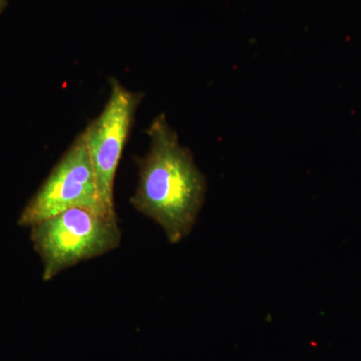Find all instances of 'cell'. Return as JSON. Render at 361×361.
<instances>
[{
  "label": "cell",
  "instance_id": "obj_1",
  "mask_svg": "<svg viewBox=\"0 0 361 361\" xmlns=\"http://www.w3.org/2000/svg\"><path fill=\"white\" fill-rule=\"evenodd\" d=\"M147 133L149 149L137 160L139 182L130 203L161 226L170 243H179L191 233L205 202V176L165 114L157 116Z\"/></svg>",
  "mask_w": 361,
  "mask_h": 361
},
{
  "label": "cell",
  "instance_id": "obj_2",
  "mask_svg": "<svg viewBox=\"0 0 361 361\" xmlns=\"http://www.w3.org/2000/svg\"><path fill=\"white\" fill-rule=\"evenodd\" d=\"M30 239L44 265L42 279L118 248L122 239L116 215L73 208L32 226Z\"/></svg>",
  "mask_w": 361,
  "mask_h": 361
},
{
  "label": "cell",
  "instance_id": "obj_3",
  "mask_svg": "<svg viewBox=\"0 0 361 361\" xmlns=\"http://www.w3.org/2000/svg\"><path fill=\"white\" fill-rule=\"evenodd\" d=\"M73 208H87L109 215L99 200L96 174L85 142L78 135L52 169L39 191L20 214L18 224L32 227Z\"/></svg>",
  "mask_w": 361,
  "mask_h": 361
},
{
  "label": "cell",
  "instance_id": "obj_4",
  "mask_svg": "<svg viewBox=\"0 0 361 361\" xmlns=\"http://www.w3.org/2000/svg\"><path fill=\"white\" fill-rule=\"evenodd\" d=\"M111 96L101 115L87 126L84 135L96 174L99 200L104 210L116 214L114 185L123 148L134 123L142 94L111 80Z\"/></svg>",
  "mask_w": 361,
  "mask_h": 361
},
{
  "label": "cell",
  "instance_id": "obj_5",
  "mask_svg": "<svg viewBox=\"0 0 361 361\" xmlns=\"http://www.w3.org/2000/svg\"><path fill=\"white\" fill-rule=\"evenodd\" d=\"M7 4V0H0V13H2L4 8H6Z\"/></svg>",
  "mask_w": 361,
  "mask_h": 361
}]
</instances>
